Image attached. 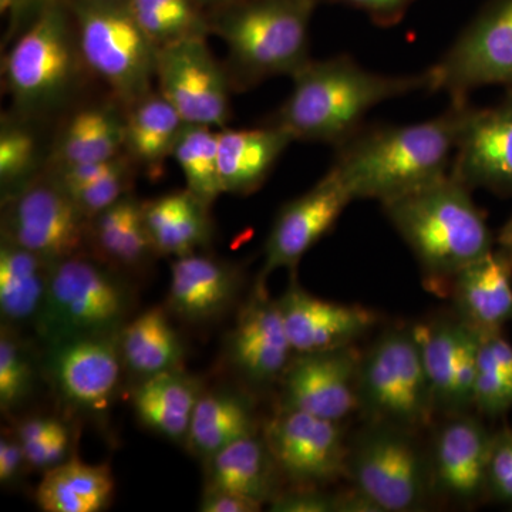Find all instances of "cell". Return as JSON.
Segmentation results:
<instances>
[{"label":"cell","instance_id":"6da1fadb","mask_svg":"<svg viewBox=\"0 0 512 512\" xmlns=\"http://www.w3.org/2000/svg\"><path fill=\"white\" fill-rule=\"evenodd\" d=\"M470 106L468 97H454L431 120L363 126L336 147L332 168L355 200L380 204L433 183L450 174Z\"/></svg>","mask_w":512,"mask_h":512},{"label":"cell","instance_id":"7a4b0ae2","mask_svg":"<svg viewBox=\"0 0 512 512\" xmlns=\"http://www.w3.org/2000/svg\"><path fill=\"white\" fill-rule=\"evenodd\" d=\"M293 86L274 123L295 140L338 147L363 127L384 101L429 90L427 73L387 76L370 72L352 57L309 60L292 76Z\"/></svg>","mask_w":512,"mask_h":512},{"label":"cell","instance_id":"3957f363","mask_svg":"<svg viewBox=\"0 0 512 512\" xmlns=\"http://www.w3.org/2000/svg\"><path fill=\"white\" fill-rule=\"evenodd\" d=\"M382 208L412 249L430 288H448L461 269L495 249L470 188L451 174L384 201Z\"/></svg>","mask_w":512,"mask_h":512},{"label":"cell","instance_id":"277c9868","mask_svg":"<svg viewBox=\"0 0 512 512\" xmlns=\"http://www.w3.org/2000/svg\"><path fill=\"white\" fill-rule=\"evenodd\" d=\"M136 289L124 272L80 252L55 262L35 330L43 345L116 335L133 315Z\"/></svg>","mask_w":512,"mask_h":512},{"label":"cell","instance_id":"5b68a950","mask_svg":"<svg viewBox=\"0 0 512 512\" xmlns=\"http://www.w3.org/2000/svg\"><path fill=\"white\" fill-rule=\"evenodd\" d=\"M357 402L377 423L410 431L429 426L436 400L414 328L387 330L360 357Z\"/></svg>","mask_w":512,"mask_h":512},{"label":"cell","instance_id":"8992f818","mask_svg":"<svg viewBox=\"0 0 512 512\" xmlns=\"http://www.w3.org/2000/svg\"><path fill=\"white\" fill-rule=\"evenodd\" d=\"M79 52L128 109L153 92L158 47L127 3L86 0L77 8Z\"/></svg>","mask_w":512,"mask_h":512},{"label":"cell","instance_id":"52a82bcc","mask_svg":"<svg viewBox=\"0 0 512 512\" xmlns=\"http://www.w3.org/2000/svg\"><path fill=\"white\" fill-rule=\"evenodd\" d=\"M309 12L308 0H261L229 13L217 32L249 82L292 77L311 60Z\"/></svg>","mask_w":512,"mask_h":512},{"label":"cell","instance_id":"ba28073f","mask_svg":"<svg viewBox=\"0 0 512 512\" xmlns=\"http://www.w3.org/2000/svg\"><path fill=\"white\" fill-rule=\"evenodd\" d=\"M410 433L372 421L349 450L348 474L353 485L380 512L419 510L429 494L430 463Z\"/></svg>","mask_w":512,"mask_h":512},{"label":"cell","instance_id":"9c48e42d","mask_svg":"<svg viewBox=\"0 0 512 512\" xmlns=\"http://www.w3.org/2000/svg\"><path fill=\"white\" fill-rule=\"evenodd\" d=\"M76 52L63 13L46 9L5 57L6 89L16 109L37 113L55 106L76 76Z\"/></svg>","mask_w":512,"mask_h":512},{"label":"cell","instance_id":"30bf717a","mask_svg":"<svg viewBox=\"0 0 512 512\" xmlns=\"http://www.w3.org/2000/svg\"><path fill=\"white\" fill-rule=\"evenodd\" d=\"M6 197L2 237L53 264L86 251L90 220L52 178L29 181Z\"/></svg>","mask_w":512,"mask_h":512},{"label":"cell","instance_id":"8fae6325","mask_svg":"<svg viewBox=\"0 0 512 512\" xmlns=\"http://www.w3.org/2000/svg\"><path fill=\"white\" fill-rule=\"evenodd\" d=\"M42 369L66 409L97 419L113 406L126 373L119 333L49 343Z\"/></svg>","mask_w":512,"mask_h":512},{"label":"cell","instance_id":"7c38bea8","mask_svg":"<svg viewBox=\"0 0 512 512\" xmlns=\"http://www.w3.org/2000/svg\"><path fill=\"white\" fill-rule=\"evenodd\" d=\"M426 73L429 92L451 99L493 84L512 89V0L481 13Z\"/></svg>","mask_w":512,"mask_h":512},{"label":"cell","instance_id":"4fadbf2b","mask_svg":"<svg viewBox=\"0 0 512 512\" xmlns=\"http://www.w3.org/2000/svg\"><path fill=\"white\" fill-rule=\"evenodd\" d=\"M158 92L187 124L224 127L229 120L228 80L205 36L158 49Z\"/></svg>","mask_w":512,"mask_h":512},{"label":"cell","instance_id":"5bb4252c","mask_svg":"<svg viewBox=\"0 0 512 512\" xmlns=\"http://www.w3.org/2000/svg\"><path fill=\"white\" fill-rule=\"evenodd\" d=\"M264 436L291 485L323 487L348 474L349 448L339 421L281 409L266 424Z\"/></svg>","mask_w":512,"mask_h":512},{"label":"cell","instance_id":"9a60e30c","mask_svg":"<svg viewBox=\"0 0 512 512\" xmlns=\"http://www.w3.org/2000/svg\"><path fill=\"white\" fill-rule=\"evenodd\" d=\"M293 356L279 301L271 298L265 278L259 276L228 333L225 362L242 382L259 389L281 382Z\"/></svg>","mask_w":512,"mask_h":512},{"label":"cell","instance_id":"2e32d148","mask_svg":"<svg viewBox=\"0 0 512 512\" xmlns=\"http://www.w3.org/2000/svg\"><path fill=\"white\" fill-rule=\"evenodd\" d=\"M355 200L333 168L301 197L289 201L279 211L265 244L261 278L276 269L295 274L303 256L325 237Z\"/></svg>","mask_w":512,"mask_h":512},{"label":"cell","instance_id":"e0dca14e","mask_svg":"<svg viewBox=\"0 0 512 512\" xmlns=\"http://www.w3.org/2000/svg\"><path fill=\"white\" fill-rule=\"evenodd\" d=\"M360 356L352 346L295 353L281 379V409L340 421L359 407Z\"/></svg>","mask_w":512,"mask_h":512},{"label":"cell","instance_id":"ac0fdd59","mask_svg":"<svg viewBox=\"0 0 512 512\" xmlns=\"http://www.w3.org/2000/svg\"><path fill=\"white\" fill-rule=\"evenodd\" d=\"M450 174L471 191L512 195V89L495 106H470Z\"/></svg>","mask_w":512,"mask_h":512},{"label":"cell","instance_id":"d6986e66","mask_svg":"<svg viewBox=\"0 0 512 512\" xmlns=\"http://www.w3.org/2000/svg\"><path fill=\"white\" fill-rule=\"evenodd\" d=\"M244 272L215 256L195 254L175 258L165 308L188 325H210L224 318L241 298Z\"/></svg>","mask_w":512,"mask_h":512},{"label":"cell","instance_id":"ffe728a7","mask_svg":"<svg viewBox=\"0 0 512 512\" xmlns=\"http://www.w3.org/2000/svg\"><path fill=\"white\" fill-rule=\"evenodd\" d=\"M494 434L480 420L457 413L434 437L431 484L458 503H474L487 493L488 461Z\"/></svg>","mask_w":512,"mask_h":512},{"label":"cell","instance_id":"44dd1931","mask_svg":"<svg viewBox=\"0 0 512 512\" xmlns=\"http://www.w3.org/2000/svg\"><path fill=\"white\" fill-rule=\"evenodd\" d=\"M282 316L295 353L352 346L375 326L376 313L357 305L326 301L293 282L281 299Z\"/></svg>","mask_w":512,"mask_h":512},{"label":"cell","instance_id":"7402d4cb","mask_svg":"<svg viewBox=\"0 0 512 512\" xmlns=\"http://www.w3.org/2000/svg\"><path fill=\"white\" fill-rule=\"evenodd\" d=\"M448 289L457 319L477 333L503 332L512 322V265L497 249L461 269Z\"/></svg>","mask_w":512,"mask_h":512},{"label":"cell","instance_id":"603a6c76","mask_svg":"<svg viewBox=\"0 0 512 512\" xmlns=\"http://www.w3.org/2000/svg\"><path fill=\"white\" fill-rule=\"evenodd\" d=\"M204 390L200 377L185 372L183 367L136 383L131 406L146 429L185 447Z\"/></svg>","mask_w":512,"mask_h":512},{"label":"cell","instance_id":"cb8c5ba5","mask_svg":"<svg viewBox=\"0 0 512 512\" xmlns=\"http://www.w3.org/2000/svg\"><path fill=\"white\" fill-rule=\"evenodd\" d=\"M292 134L276 124L254 130L218 133L222 191L249 195L268 180L279 158L291 146Z\"/></svg>","mask_w":512,"mask_h":512},{"label":"cell","instance_id":"d4e9b609","mask_svg":"<svg viewBox=\"0 0 512 512\" xmlns=\"http://www.w3.org/2000/svg\"><path fill=\"white\" fill-rule=\"evenodd\" d=\"M205 484L227 488L265 505L271 503L281 488V470L264 433L242 437L208 458Z\"/></svg>","mask_w":512,"mask_h":512},{"label":"cell","instance_id":"484cf974","mask_svg":"<svg viewBox=\"0 0 512 512\" xmlns=\"http://www.w3.org/2000/svg\"><path fill=\"white\" fill-rule=\"evenodd\" d=\"M210 205L187 188L143 202V218L154 251L181 258L200 252L212 239Z\"/></svg>","mask_w":512,"mask_h":512},{"label":"cell","instance_id":"4316f807","mask_svg":"<svg viewBox=\"0 0 512 512\" xmlns=\"http://www.w3.org/2000/svg\"><path fill=\"white\" fill-rule=\"evenodd\" d=\"M53 262L2 237L0 242V319L2 326L35 328L43 305Z\"/></svg>","mask_w":512,"mask_h":512},{"label":"cell","instance_id":"83f0119b","mask_svg":"<svg viewBox=\"0 0 512 512\" xmlns=\"http://www.w3.org/2000/svg\"><path fill=\"white\" fill-rule=\"evenodd\" d=\"M165 306H153L128 320L119 333L124 370L137 383L183 369L185 346Z\"/></svg>","mask_w":512,"mask_h":512},{"label":"cell","instance_id":"f1b7e54d","mask_svg":"<svg viewBox=\"0 0 512 512\" xmlns=\"http://www.w3.org/2000/svg\"><path fill=\"white\" fill-rule=\"evenodd\" d=\"M255 433H259L258 417L248 394L232 389L204 390L185 448L205 463L222 448Z\"/></svg>","mask_w":512,"mask_h":512},{"label":"cell","instance_id":"f546056e","mask_svg":"<svg viewBox=\"0 0 512 512\" xmlns=\"http://www.w3.org/2000/svg\"><path fill=\"white\" fill-rule=\"evenodd\" d=\"M87 245L121 272L140 271L156 254L143 218V202L128 192L90 220Z\"/></svg>","mask_w":512,"mask_h":512},{"label":"cell","instance_id":"4dcf8cb0","mask_svg":"<svg viewBox=\"0 0 512 512\" xmlns=\"http://www.w3.org/2000/svg\"><path fill=\"white\" fill-rule=\"evenodd\" d=\"M114 484L109 464H86L74 454L43 474L36 501L46 512H100L113 500Z\"/></svg>","mask_w":512,"mask_h":512},{"label":"cell","instance_id":"1f68e13d","mask_svg":"<svg viewBox=\"0 0 512 512\" xmlns=\"http://www.w3.org/2000/svg\"><path fill=\"white\" fill-rule=\"evenodd\" d=\"M184 126L185 121L173 104L160 92H151L128 111L124 148L154 180L163 173L165 160L173 157Z\"/></svg>","mask_w":512,"mask_h":512},{"label":"cell","instance_id":"d6a6232c","mask_svg":"<svg viewBox=\"0 0 512 512\" xmlns=\"http://www.w3.org/2000/svg\"><path fill=\"white\" fill-rule=\"evenodd\" d=\"M126 146V117L111 106L77 111L64 127L53 151V168L107 161Z\"/></svg>","mask_w":512,"mask_h":512},{"label":"cell","instance_id":"836d02e7","mask_svg":"<svg viewBox=\"0 0 512 512\" xmlns=\"http://www.w3.org/2000/svg\"><path fill=\"white\" fill-rule=\"evenodd\" d=\"M183 171L187 190L211 205L222 194L218 133L212 127L187 124L181 130L173 151Z\"/></svg>","mask_w":512,"mask_h":512},{"label":"cell","instance_id":"e575fe53","mask_svg":"<svg viewBox=\"0 0 512 512\" xmlns=\"http://www.w3.org/2000/svg\"><path fill=\"white\" fill-rule=\"evenodd\" d=\"M421 357L429 376L436 409L453 412L454 380H456L458 350L463 322L440 320L429 326H416Z\"/></svg>","mask_w":512,"mask_h":512},{"label":"cell","instance_id":"d590c367","mask_svg":"<svg viewBox=\"0 0 512 512\" xmlns=\"http://www.w3.org/2000/svg\"><path fill=\"white\" fill-rule=\"evenodd\" d=\"M42 357L35 355L20 330L0 326V410L3 416L18 412L36 392Z\"/></svg>","mask_w":512,"mask_h":512},{"label":"cell","instance_id":"8d00e7d4","mask_svg":"<svg viewBox=\"0 0 512 512\" xmlns=\"http://www.w3.org/2000/svg\"><path fill=\"white\" fill-rule=\"evenodd\" d=\"M30 471L45 474L74 456V430L62 417L32 414L16 420L12 426Z\"/></svg>","mask_w":512,"mask_h":512},{"label":"cell","instance_id":"74e56055","mask_svg":"<svg viewBox=\"0 0 512 512\" xmlns=\"http://www.w3.org/2000/svg\"><path fill=\"white\" fill-rule=\"evenodd\" d=\"M127 6L158 49L207 33L191 0H127Z\"/></svg>","mask_w":512,"mask_h":512},{"label":"cell","instance_id":"f35d334b","mask_svg":"<svg viewBox=\"0 0 512 512\" xmlns=\"http://www.w3.org/2000/svg\"><path fill=\"white\" fill-rule=\"evenodd\" d=\"M37 143L29 128L6 123L0 131V183L9 194L32 181L37 163Z\"/></svg>","mask_w":512,"mask_h":512},{"label":"cell","instance_id":"ab89813d","mask_svg":"<svg viewBox=\"0 0 512 512\" xmlns=\"http://www.w3.org/2000/svg\"><path fill=\"white\" fill-rule=\"evenodd\" d=\"M269 505L272 512H355V493L332 494L322 487L291 485Z\"/></svg>","mask_w":512,"mask_h":512},{"label":"cell","instance_id":"60d3db41","mask_svg":"<svg viewBox=\"0 0 512 512\" xmlns=\"http://www.w3.org/2000/svg\"><path fill=\"white\" fill-rule=\"evenodd\" d=\"M131 183L130 161L120 167L119 170L106 175L101 180L82 188L70 191V197L79 205L89 220L116 204L124 195L128 194Z\"/></svg>","mask_w":512,"mask_h":512},{"label":"cell","instance_id":"b9f144b4","mask_svg":"<svg viewBox=\"0 0 512 512\" xmlns=\"http://www.w3.org/2000/svg\"><path fill=\"white\" fill-rule=\"evenodd\" d=\"M487 493L512 508V430L494 434L488 461Z\"/></svg>","mask_w":512,"mask_h":512},{"label":"cell","instance_id":"7bdbcfd3","mask_svg":"<svg viewBox=\"0 0 512 512\" xmlns=\"http://www.w3.org/2000/svg\"><path fill=\"white\" fill-rule=\"evenodd\" d=\"M128 161L130 160L121 154V156L107 161L64 165V167L53 168L52 175H49V177L59 184L63 190L70 192L82 188L84 185L96 183V181L113 173V171L119 170Z\"/></svg>","mask_w":512,"mask_h":512},{"label":"cell","instance_id":"ee69618b","mask_svg":"<svg viewBox=\"0 0 512 512\" xmlns=\"http://www.w3.org/2000/svg\"><path fill=\"white\" fill-rule=\"evenodd\" d=\"M29 471L28 458L22 444L12 427H6L0 436V484L6 488L19 487Z\"/></svg>","mask_w":512,"mask_h":512},{"label":"cell","instance_id":"f6af8a7d","mask_svg":"<svg viewBox=\"0 0 512 512\" xmlns=\"http://www.w3.org/2000/svg\"><path fill=\"white\" fill-rule=\"evenodd\" d=\"M262 507L264 505L227 488L205 484L198 510L201 512H256L261 511Z\"/></svg>","mask_w":512,"mask_h":512},{"label":"cell","instance_id":"bcb514c9","mask_svg":"<svg viewBox=\"0 0 512 512\" xmlns=\"http://www.w3.org/2000/svg\"><path fill=\"white\" fill-rule=\"evenodd\" d=\"M350 5L367 10L380 22H392L410 0H346Z\"/></svg>","mask_w":512,"mask_h":512},{"label":"cell","instance_id":"7dc6e473","mask_svg":"<svg viewBox=\"0 0 512 512\" xmlns=\"http://www.w3.org/2000/svg\"><path fill=\"white\" fill-rule=\"evenodd\" d=\"M495 244H497V251H500L512 265V217L501 228L500 234L495 239Z\"/></svg>","mask_w":512,"mask_h":512},{"label":"cell","instance_id":"c3c4849f","mask_svg":"<svg viewBox=\"0 0 512 512\" xmlns=\"http://www.w3.org/2000/svg\"><path fill=\"white\" fill-rule=\"evenodd\" d=\"M30 2H33V0H0V10H2L3 15L9 12L16 13Z\"/></svg>","mask_w":512,"mask_h":512}]
</instances>
